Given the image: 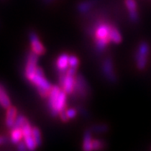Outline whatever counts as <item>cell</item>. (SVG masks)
Instances as JSON below:
<instances>
[{
  "label": "cell",
  "mask_w": 151,
  "mask_h": 151,
  "mask_svg": "<svg viewBox=\"0 0 151 151\" xmlns=\"http://www.w3.org/2000/svg\"><path fill=\"white\" fill-rule=\"evenodd\" d=\"M76 73V68H73V67H70L68 68L65 74L68 76H75Z\"/></svg>",
  "instance_id": "cell-28"
},
{
  "label": "cell",
  "mask_w": 151,
  "mask_h": 151,
  "mask_svg": "<svg viewBox=\"0 0 151 151\" xmlns=\"http://www.w3.org/2000/svg\"><path fill=\"white\" fill-rule=\"evenodd\" d=\"M111 24L107 23L99 24L95 29V45L98 51H103L107 48L108 44H110L109 30Z\"/></svg>",
  "instance_id": "cell-1"
},
{
  "label": "cell",
  "mask_w": 151,
  "mask_h": 151,
  "mask_svg": "<svg viewBox=\"0 0 151 151\" xmlns=\"http://www.w3.org/2000/svg\"><path fill=\"white\" fill-rule=\"evenodd\" d=\"M23 133H22L21 128H16V129H13L11 132V141L14 144H18L19 141L21 140L23 138Z\"/></svg>",
  "instance_id": "cell-15"
},
{
  "label": "cell",
  "mask_w": 151,
  "mask_h": 151,
  "mask_svg": "<svg viewBox=\"0 0 151 151\" xmlns=\"http://www.w3.org/2000/svg\"><path fill=\"white\" fill-rule=\"evenodd\" d=\"M124 4L126 6L129 13L138 10V5H137L136 0H124Z\"/></svg>",
  "instance_id": "cell-19"
},
{
  "label": "cell",
  "mask_w": 151,
  "mask_h": 151,
  "mask_svg": "<svg viewBox=\"0 0 151 151\" xmlns=\"http://www.w3.org/2000/svg\"><path fill=\"white\" fill-rule=\"evenodd\" d=\"M26 119L23 116V115H19L16 117L15 119V121H14V126H13V129H16V128H21L23 126V124L25 123Z\"/></svg>",
  "instance_id": "cell-23"
},
{
  "label": "cell",
  "mask_w": 151,
  "mask_h": 151,
  "mask_svg": "<svg viewBox=\"0 0 151 151\" xmlns=\"http://www.w3.org/2000/svg\"><path fill=\"white\" fill-rule=\"evenodd\" d=\"M60 83L62 86V90L66 94H71L74 92L75 87V76L66 75L65 73L60 74Z\"/></svg>",
  "instance_id": "cell-6"
},
{
  "label": "cell",
  "mask_w": 151,
  "mask_h": 151,
  "mask_svg": "<svg viewBox=\"0 0 151 151\" xmlns=\"http://www.w3.org/2000/svg\"><path fill=\"white\" fill-rule=\"evenodd\" d=\"M32 136L37 146L40 145H41V135H40V131L38 128H33Z\"/></svg>",
  "instance_id": "cell-20"
},
{
  "label": "cell",
  "mask_w": 151,
  "mask_h": 151,
  "mask_svg": "<svg viewBox=\"0 0 151 151\" xmlns=\"http://www.w3.org/2000/svg\"><path fill=\"white\" fill-rule=\"evenodd\" d=\"M102 70H103V75L109 82L115 83L117 81V76L114 70V65L111 57H107L103 60Z\"/></svg>",
  "instance_id": "cell-5"
},
{
  "label": "cell",
  "mask_w": 151,
  "mask_h": 151,
  "mask_svg": "<svg viewBox=\"0 0 151 151\" xmlns=\"http://www.w3.org/2000/svg\"><path fill=\"white\" fill-rule=\"evenodd\" d=\"M68 64H69V67L77 68L79 65V60L74 55H70L68 58Z\"/></svg>",
  "instance_id": "cell-22"
},
{
  "label": "cell",
  "mask_w": 151,
  "mask_h": 151,
  "mask_svg": "<svg viewBox=\"0 0 151 151\" xmlns=\"http://www.w3.org/2000/svg\"><path fill=\"white\" fill-rule=\"evenodd\" d=\"M30 81L36 86L39 93L40 94L41 97H46L48 96L49 92L52 86L45 78L43 70L40 67H39V66L36 67L35 71V75L32 77V79L30 80Z\"/></svg>",
  "instance_id": "cell-2"
},
{
  "label": "cell",
  "mask_w": 151,
  "mask_h": 151,
  "mask_svg": "<svg viewBox=\"0 0 151 151\" xmlns=\"http://www.w3.org/2000/svg\"><path fill=\"white\" fill-rule=\"evenodd\" d=\"M17 148L19 150H27V147H26V145L24 142H22L21 140L19 141L18 144H17Z\"/></svg>",
  "instance_id": "cell-27"
},
{
  "label": "cell",
  "mask_w": 151,
  "mask_h": 151,
  "mask_svg": "<svg viewBox=\"0 0 151 151\" xmlns=\"http://www.w3.org/2000/svg\"><path fill=\"white\" fill-rule=\"evenodd\" d=\"M109 39H110V42L117 44V45L122 42L123 40L122 35L120 34L118 28L111 25L110 30H109Z\"/></svg>",
  "instance_id": "cell-12"
},
{
  "label": "cell",
  "mask_w": 151,
  "mask_h": 151,
  "mask_svg": "<svg viewBox=\"0 0 151 151\" xmlns=\"http://www.w3.org/2000/svg\"><path fill=\"white\" fill-rule=\"evenodd\" d=\"M66 106V93L62 89L60 90L59 95L52 103H49L50 113L53 116L58 115L60 111L65 109Z\"/></svg>",
  "instance_id": "cell-4"
},
{
  "label": "cell",
  "mask_w": 151,
  "mask_h": 151,
  "mask_svg": "<svg viewBox=\"0 0 151 151\" xmlns=\"http://www.w3.org/2000/svg\"><path fill=\"white\" fill-rule=\"evenodd\" d=\"M7 142V139L5 137H3V136H0V145H3Z\"/></svg>",
  "instance_id": "cell-29"
},
{
  "label": "cell",
  "mask_w": 151,
  "mask_h": 151,
  "mask_svg": "<svg viewBox=\"0 0 151 151\" xmlns=\"http://www.w3.org/2000/svg\"><path fill=\"white\" fill-rule=\"evenodd\" d=\"M68 58H69V55L64 53V54L60 55L56 60V68L60 72V74L65 73L67 69L69 68Z\"/></svg>",
  "instance_id": "cell-10"
},
{
  "label": "cell",
  "mask_w": 151,
  "mask_h": 151,
  "mask_svg": "<svg viewBox=\"0 0 151 151\" xmlns=\"http://www.w3.org/2000/svg\"><path fill=\"white\" fill-rule=\"evenodd\" d=\"M23 138H24V142L25 143L28 150H34L37 147V145H36V143H35V141L32 135L24 136Z\"/></svg>",
  "instance_id": "cell-17"
},
{
  "label": "cell",
  "mask_w": 151,
  "mask_h": 151,
  "mask_svg": "<svg viewBox=\"0 0 151 151\" xmlns=\"http://www.w3.org/2000/svg\"><path fill=\"white\" fill-rule=\"evenodd\" d=\"M92 136L91 130H86L83 136L82 149L85 151L92 150Z\"/></svg>",
  "instance_id": "cell-13"
},
{
  "label": "cell",
  "mask_w": 151,
  "mask_h": 151,
  "mask_svg": "<svg viewBox=\"0 0 151 151\" xmlns=\"http://www.w3.org/2000/svg\"><path fill=\"white\" fill-rule=\"evenodd\" d=\"M17 117V109L14 107H9L7 108L6 113V124L8 127L13 128L14 121Z\"/></svg>",
  "instance_id": "cell-11"
},
{
  "label": "cell",
  "mask_w": 151,
  "mask_h": 151,
  "mask_svg": "<svg viewBox=\"0 0 151 151\" xmlns=\"http://www.w3.org/2000/svg\"><path fill=\"white\" fill-rule=\"evenodd\" d=\"M66 115L69 119H73L76 116V110L74 108H69L66 110Z\"/></svg>",
  "instance_id": "cell-25"
},
{
  "label": "cell",
  "mask_w": 151,
  "mask_h": 151,
  "mask_svg": "<svg viewBox=\"0 0 151 151\" xmlns=\"http://www.w3.org/2000/svg\"><path fill=\"white\" fill-rule=\"evenodd\" d=\"M0 105L6 109L11 106L10 99L8 96V94L6 93L4 88L1 85H0Z\"/></svg>",
  "instance_id": "cell-14"
},
{
  "label": "cell",
  "mask_w": 151,
  "mask_h": 151,
  "mask_svg": "<svg viewBox=\"0 0 151 151\" xmlns=\"http://www.w3.org/2000/svg\"><path fill=\"white\" fill-rule=\"evenodd\" d=\"M150 48L148 42L141 41L139 44L135 53V62L137 68L139 70H145L146 68L149 55H150Z\"/></svg>",
  "instance_id": "cell-3"
},
{
  "label": "cell",
  "mask_w": 151,
  "mask_h": 151,
  "mask_svg": "<svg viewBox=\"0 0 151 151\" xmlns=\"http://www.w3.org/2000/svg\"><path fill=\"white\" fill-rule=\"evenodd\" d=\"M29 40H30V43H31L32 51L34 53H35L38 55H41L45 53V48L44 47L42 43L40 41L35 33L31 32L29 34Z\"/></svg>",
  "instance_id": "cell-9"
},
{
  "label": "cell",
  "mask_w": 151,
  "mask_h": 151,
  "mask_svg": "<svg viewBox=\"0 0 151 151\" xmlns=\"http://www.w3.org/2000/svg\"><path fill=\"white\" fill-rule=\"evenodd\" d=\"M74 92H76L79 96L85 97L88 92V85L85 78L81 75H78L75 77V87Z\"/></svg>",
  "instance_id": "cell-8"
},
{
  "label": "cell",
  "mask_w": 151,
  "mask_h": 151,
  "mask_svg": "<svg viewBox=\"0 0 151 151\" xmlns=\"http://www.w3.org/2000/svg\"><path fill=\"white\" fill-rule=\"evenodd\" d=\"M92 132L97 133V134H103L108 131V126L107 124H97L92 127Z\"/></svg>",
  "instance_id": "cell-18"
},
{
  "label": "cell",
  "mask_w": 151,
  "mask_h": 151,
  "mask_svg": "<svg viewBox=\"0 0 151 151\" xmlns=\"http://www.w3.org/2000/svg\"><path fill=\"white\" fill-rule=\"evenodd\" d=\"M92 6H93V2H92V1H84V2H81L78 4L77 9L81 14H85L92 9Z\"/></svg>",
  "instance_id": "cell-16"
},
{
  "label": "cell",
  "mask_w": 151,
  "mask_h": 151,
  "mask_svg": "<svg viewBox=\"0 0 151 151\" xmlns=\"http://www.w3.org/2000/svg\"><path fill=\"white\" fill-rule=\"evenodd\" d=\"M37 61H38V55H36L34 52H31L29 55L27 60V65L25 69V74L27 78L30 81L32 77L35 75V71L37 67Z\"/></svg>",
  "instance_id": "cell-7"
},
{
  "label": "cell",
  "mask_w": 151,
  "mask_h": 151,
  "mask_svg": "<svg viewBox=\"0 0 151 151\" xmlns=\"http://www.w3.org/2000/svg\"><path fill=\"white\" fill-rule=\"evenodd\" d=\"M60 117V119L63 121V122H67L68 121V117L66 115V109H63L62 111H60L59 113Z\"/></svg>",
  "instance_id": "cell-26"
},
{
  "label": "cell",
  "mask_w": 151,
  "mask_h": 151,
  "mask_svg": "<svg viewBox=\"0 0 151 151\" xmlns=\"http://www.w3.org/2000/svg\"><path fill=\"white\" fill-rule=\"evenodd\" d=\"M104 145H105V143L103 141L99 140V139L92 140V150H102Z\"/></svg>",
  "instance_id": "cell-24"
},
{
  "label": "cell",
  "mask_w": 151,
  "mask_h": 151,
  "mask_svg": "<svg viewBox=\"0 0 151 151\" xmlns=\"http://www.w3.org/2000/svg\"><path fill=\"white\" fill-rule=\"evenodd\" d=\"M22 133H23V136H28V135H32V128L30 126L29 123L27 120L25 121V123L23 124L21 127Z\"/></svg>",
  "instance_id": "cell-21"
}]
</instances>
